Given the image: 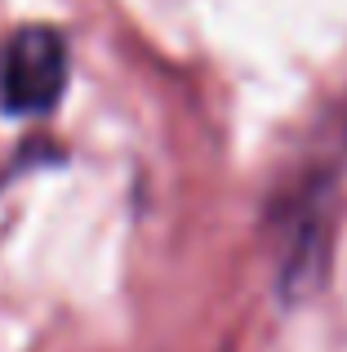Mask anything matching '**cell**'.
Returning <instances> with one entry per match:
<instances>
[{"instance_id": "obj_1", "label": "cell", "mask_w": 347, "mask_h": 352, "mask_svg": "<svg viewBox=\"0 0 347 352\" xmlns=\"http://www.w3.org/2000/svg\"><path fill=\"white\" fill-rule=\"evenodd\" d=\"M67 45L53 27H18L0 50V107L9 116H40L67 89Z\"/></svg>"}]
</instances>
